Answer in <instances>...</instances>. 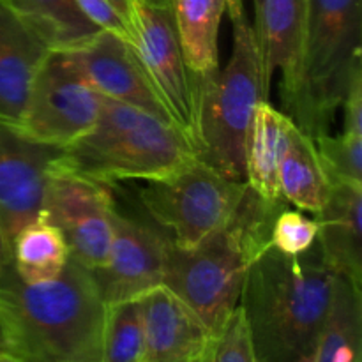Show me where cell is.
Instances as JSON below:
<instances>
[{
  "label": "cell",
  "instance_id": "28",
  "mask_svg": "<svg viewBox=\"0 0 362 362\" xmlns=\"http://www.w3.org/2000/svg\"><path fill=\"white\" fill-rule=\"evenodd\" d=\"M74 4L99 30L110 32L133 45V27L108 0H74Z\"/></svg>",
  "mask_w": 362,
  "mask_h": 362
},
{
  "label": "cell",
  "instance_id": "20",
  "mask_svg": "<svg viewBox=\"0 0 362 362\" xmlns=\"http://www.w3.org/2000/svg\"><path fill=\"white\" fill-rule=\"evenodd\" d=\"M279 193L286 204L317 214L325 204L329 179L313 138L296 127L279 165Z\"/></svg>",
  "mask_w": 362,
  "mask_h": 362
},
{
  "label": "cell",
  "instance_id": "2",
  "mask_svg": "<svg viewBox=\"0 0 362 362\" xmlns=\"http://www.w3.org/2000/svg\"><path fill=\"white\" fill-rule=\"evenodd\" d=\"M338 278L317 244L297 257L269 247L251 264L239 304L258 362H296L317 350Z\"/></svg>",
  "mask_w": 362,
  "mask_h": 362
},
{
  "label": "cell",
  "instance_id": "27",
  "mask_svg": "<svg viewBox=\"0 0 362 362\" xmlns=\"http://www.w3.org/2000/svg\"><path fill=\"white\" fill-rule=\"evenodd\" d=\"M209 362H258L250 325L240 304L216 338Z\"/></svg>",
  "mask_w": 362,
  "mask_h": 362
},
{
  "label": "cell",
  "instance_id": "25",
  "mask_svg": "<svg viewBox=\"0 0 362 362\" xmlns=\"http://www.w3.org/2000/svg\"><path fill=\"white\" fill-rule=\"evenodd\" d=\"M313 141L329 184H362V134L325 133Z\"/></svg>",
  "mask_w": 362,
  "mask_h": 362
},
{
  "label": "cell",
  "instance_id": "4",
  "mask_svg": "<svg viewBox=\"0 0 362 362\" xmlns=\"http://www.w3.org/2000/svg\"><path fill=\"white\" fill-rule=\"evenodd\" d=\"M197 159L193 145L170 120L105 95L94 127L57 156L62 168L108 187L165 179Z\"/></svg>",
  "mask_w": 362,
  "mask_h": 362
},
{
  "label": "cell",
  "instance_id": "24",
  "mask_svg": "<svg viewBox=\"0 0 362 362\" xmlns=\"http://www.w3.org/2000/svg\"><path fill=\"white\" fill-rule=\"evenodd\" d=\"M144 318L140 299L106 304L103 324L101 362H141Z\"/></svg>",
  "mask_w": 362,
  "mask_h": 362
},
{
  "label": "cell",
  "instance_id": "26",
  "mask_svg": "<svg viewBox=\"0 0 362 362\" xmlns=\"http://www.w3.org/2000/svg\"><path fill=\"white\" fill-rule=\"evenodd\" d=\"M317 219L308 218L303 211L281 209L271 230V247L288 257L306 253L317 243Z\"/></svg>",
  "mask_w": 362,
  "mask_h": 362
},
{
  "label": "cell",
  "instance_id": "12",
  "mask_svg": "<svg viewBox=\"0 0 362 362\" xmlns=\"http://www.w3.org/2000/svg\"><path fill=\"white\" fill-rule=\"evenodd\" d=\"M59 152L28 140L0 120V223L9 243L41 214L46 182Z\"/></svg>",
  "mask_w": 362,
  "mask_h": 362
},
{
  "label": "cell",
  "instance_id": "16",
  "mask_svg": "<svg viewBox=\"0 0 362 362\" xmlns=\"http://www.w3.org/2000/svg\"><path fill=\"white\" fill-rule=\"evenodd\" d=\"M362 184L332 182L317 212V247L331 271L362 286Z\"/></svg>",
  "mask_w": 362,
  "mask_h": 362
},
{
  "label": "cell",
  "instance_id": "1",
  "mask_svg": "<svg viewBox=\"0 0 362 362\" xmlns=\"http://www.w3.org/2000/svg\"><path fill=\"white\" fill-rule=\"evenodd\" d=\"M105 310L92 271L71 257L52 281L0 276L6 352L23 362H101Z\"/></svg>",
  "mask_w": 362,
  "mask_h": 362
},
{
  "label": "cell",
  "instance_id": "10",
  "mask_svg": "<svg viewBox=\"0 0 362 362\" xmlns=\"http://www.w3.org/2000/svg\"><path fill=\"white\" fill-rule=\"evenodd\" d=\"M113 209L108 186L62 168L55 159L39 216L59 228L69 257L90 271L108 258Z\"/></svg>",
  "mask_w": 362,
  "mask_h": 362
},
{
  "label": "cell",
  "instance_id": "22",
  "mask_svg": "<svg viewBox=\"0 0 362 362\" xmlns=\"http://www.w3.org/2000/svg\"><path fill=\"white\" fill-rule=\"evenodd\" d=\"M315 362H362V286L341 276Z\"/></svg>",
  "mask_w": 362,
  "mask_h": 362
},
{
  "label": "cell",
  "instance_id": "13",
  "mask_svg": "<svg viewBox=\"0 0 362 362\" xmlns=\"http://www.w3.org/2000/svg\"><path fill=\"white\" fill-rule=\"evenodd\" d=\"M66 53L101 95L170 120L131 42L98 30L87 41L66 49Z\"/></svg>",
  "mask_w": 362,
  "mask_h": 362
},
{
  "label": "cell",
  "instance_id": "15",
  "mask_svg": "<svg viewBox=\"0 0 362 362\" xmlns=\"http://www.w3.org/2000/svg\"><path fill=\"white\" fill-rule=\"evenodd\" d=\"M144 318L141 362H209L216 338L168 286L138 297Z\"/></svg>",
  "mask_w": 362,
  "mask_h": 362
},
{
  "label": "cell",
  "instance_id": "33",
  "mask_svg": "<svg viewBox=\"0 0 362 362\" xmlns=\"http://www.w3.org/2000/svg\"><path fill=\"white\" fill-rule=\"evenodd\" d=\"M0 362H23V361H20V359H16V357L9 356V354H2V356H0Z\"/></svg>",
  "mask_w": 362,
  "mask_h": 362
},
{
  "label": "cell",
  "instance_id": "14",
  "mask_svg": "<svg viewBox=\"0 0 362 362\" xmlns=\"http://www.w3.org/2000/svg\"><path fill=\"white\" fill-rule=\"evenodd\" d=\"M251 25L260 53L265 90L272 76L281 74V103L286 115L293 112L303 87L304 0H253Z\"/></svg>",
  "mask_w": 362,
  "mask_h": 362
},
{
  "label": "cell",
  "instance_id": "3",
  "mask_svg": "<svg viewBox=\"0 0 362 362\" xmlns=\"http://www.w3.org/2000/svg\"><path fill=\"white\" fill-rule=\"evenodd\" d=\"M286 202H267L247 187L228 223L191 250L172 244L163 285L198 315L214 338L239 306L244 278L271 247V230Z\"/></svg>",
  "mask_w": 362,
  "mask_h": 362
},
{
  "label": "cell",
  "instance_id": "23",
  "mask_svg": "<svg viewBox=\"0 0 362 362\" xmlns=\"http://www.w3.org/2000/svg\"><path fill=\"white\" fill-rule=\"evenodd\" d=\"M14 274L28 285L52 281L69 260V250L59 228L37 216L20 228L11 243Z\"/></svg>",
  "mask_w": 362,
  "mask_h": 362
},
{
  "label": "cell",
  "instance_id": "9",
  "mask_svg": "<svg viewBox=\"0 0 362 362\" xmlns=\"http://www.w3.org/2000/svg\"><path fill=\"white\" fill-rule=\"evenodd\" d=\"M101 98L66 52L49 49L14 129L35 144L64 148L94 127Z\"/></svg>",
  "mask_w": 362,
  "mask_h": 362
},
{
  "label": "cell",
  "instance_id": "6",
  "mask_svg": "<svg viewBox=\"0 0 362 362\" xmlns=\"http://www.w3.org/2000/svg\"><path fill=\"white\" fill-rule=\"evenodd\" d=\"M233 46L225 69L205 85L198 158L232 180L244 182L246 140L257 106L269 101L260 53L244 6H226Z\"/></svg>",
  "mask_w": 362,
  "mask_h": 362
},
{
  "label": "cell",
  "instance_id": "18",
  "mask_svg": "<svg viewBox=\"0 0 362 362\" xmlns=\"http://www.w3.org/2000/svg\"><path fill=\"white\" fill-rule=\"evenodd\" d=\"M296 122L269 101L257 106L246 140L244 182L267 202H285L279 193V165L290 144Z\"/></svg>",
  "mask_w": 362,
  "mask_h": 362
},
{
  "label": "cell",
  "instance_id": "8",
  "mask_svg": "<svg viewBox=\"0 0 362 362\" xmlns=\"http://www.w3.org/2000/svg\"><path fill=\"white\" fill-rule=\"evenodd\" d=\"M133 48L172 124L198 154L205 85L187 66L170 0H134Z\"/></svg>",
  "mask_w": 362,
  "mask_h": 362
},
{
  "label": "cell",
  "instance_id": "34",
  "mask_svg": "<svg viewBox=\"0 0 362 362\" xmlns=\"http://www.w3.org/2000/svg\"><path fill=\"white\" fill-rule=\"evenodd\" d=\"M296 362H315V352H313V354H310V356L300 357V359H299V361H296Z\"/></svg>",
  "mask_w": 362,
  "mask_h": 362
},
{
  "label": "cell",
  "instance_id": "21",
  "mask_svg": "<svg viewBox=\"0 0 362 362\" xmlns=\"http://www.w3.org/2000/svg\"><path fill=\"white\" fill-rule=\"evenodd\" d=\"M49 49H66L87 41L99 30L83 16L74 0H0Z\"/></svg>",
  "mask_w": 362,
  "mask_h": 362
},
{
  "label": "cell",
  "instance_id": "11",
  "mask_svg": "<svg viewBox=\"0 0 362 362\" xmlns=\"http://www.w3.org/2000/svg\"><path fill=\"white\" fill-rule=\"evenodd\" d=\"M170 246L172 240L161 228L113 209L108 258L92 271L105 304L136 299L163 285Z\"/></svg>",
  "mask_w": 362,
  "mask_h": 362
},
{
  "label": "cell",
  "instance_id": "32",
  "mask_svg": "<svg viewBox=\"0 0 362 362\" xmlns=\"http://www.w3.org/2000/svg\"><path fill=\"white\" fill-rule=\"evenodd\" d=\"M6 352V338H4V331H2V325H0V356Z\"/></svg>",
  "mask_w": 362,
  "mask_h": 362
},
{
  "label": "cell",
  "instance_id": "30",
  "mask_svg": "<svg viewBox=\"0 0 362 362\" xmlns=\"http://www.w3.org/2000/svg\"><path fill=\"white\" fill-rule=\"evenodd\" d=\"M11 269H13V251H11V243L4 232L2 223H0V276H4Z\"/></svg>",
  "mask_w": 362,
  "mask_h": 362
},
{
  "label": "cell",
  "instance_id": "35",
  "mask_svg": "<svg viewBox=\"0 0 362 362\" xmlns=\"http://www.w3.org/2000/svg\"><path fill=\"white\" fill-rule=\"evenodd\" d=\"M228 6H244V0H228Z\"/></svg>",
  "mask_w": 362,
  "mask_h": 362
},
{
  "label": "cell",
  "instance_id": "17",
  "mask_svg": "<svg viewBox=\"0 0 362 362\" xmlns=\"http://www.w3.org/2000/svg\"><path fill=\"white\" fill-rule=\"evenodd\" d=\"M49 48L0 2V120L16 126L30 83Z\"/></svg>",
  "mask_w": 362,
  "mask_h": 362
},
{
  "label": "cell",
  "instance_id": "7",
  "mask_svg": "<svg viewBox=\"0 0 362 362\" xmlns=\"http://www.w3.org/2000/svg\"><path fill=\"white\" fill-rule=\"evenodd\" d=\"M246 191V182L197 159L165 179L145 182L138 198L173 246L191 250L232 219Z\"/></svg>",
  "mask_w": 362,
  "mask_h": 362
},
{
  "label": "cell",
  "instance_id": "29",
  "mask_svg": "<svg viewBox=\"0 0 362 362\" xmlns=\"http://www.w3.org/2000/svg\"><path fill=\"white\" fill-rule=\"evenodd\" d=\"M339 110H343V133L362 134V71L350 81Z\"/></svg>",
  "mask_w": 362,
  "mask_h": 362
},
{
  "label": "cell",
  "instance_id": "31",
  "mask_svg": "<svg viewBox=\"0 0 362 362\" xmlns=\"http://www.w3.org/2000/svg\"><path fill=\"white\" fill-rule=\"evenodd\" d=\"M124 18L131 23L133 27V13H134V0H108Z\"/></svg>",
  "mask_w": 362,
  "mask_h": 362
},
{
  "label": "cell",
  "instance_id": "19",
  "mask_svg": "<svg viewBox=\"0 0 362 362\" xmlns=\"http://www.w3.org/2000/svg\"><path fill=\"white\" fill-rule=\"evenodd\" d=\"M228 0H170L173 23L187 66L211 83L219 74V27Z\"/></svg>",
  "mask_w": 362,
  "mask_h": 362
},
{
  "label": "cell",
  "instance_id": "5",
  "mask_svg": "<svg viewBox=\"0 0 362 362\" xmlns=\"http://www.w3.org/2000/svg\"><path fill=\"white\" fill-rule=\"evenodd\" d=\"M362 0H304L303 87L290 113L310 138L331 133L350 81L362 71Z\"/></svg>",
  "mask_w": 362,
  "mask_h": 362
}]
</instances>
